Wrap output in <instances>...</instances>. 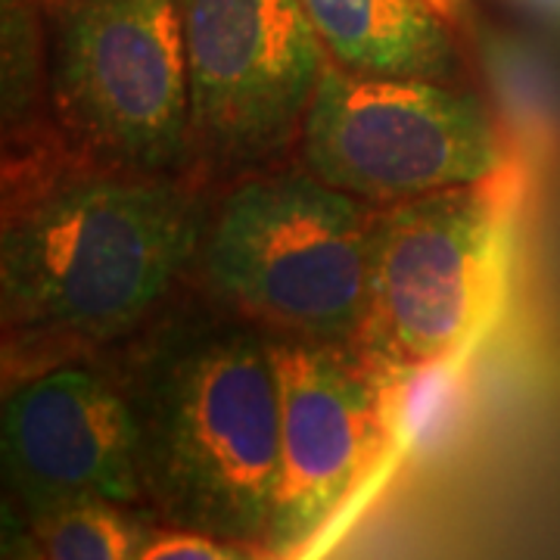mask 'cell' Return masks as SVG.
Returning <instances> with one entry per match:
<instances>
[{"instance_id":"5","label":"cell","mask_w":560,"mask_h":560,"mask_svg":"<svg viewBox=\"0 0 560 560\" xmlns=\"http://www.w3.org/2000/svg\"><path fill=\"white\" fill-rule=\"evenodd\" d=\"M499 180L455 187L374 212L361 340L399 371L440 364L495 315L514 249Z\"/></svg>"},{"instance_id":"13","label":"cell","mask_w":560,"mask_h":560,"mask_svg":"<svg viewBox=\"0 0 560 560\" xmlns=\"http://www.w3.org/2000/svg\"><path fill=\"white\" fill-rule=\"evenodd\" d=\"M135 560H256L243 551L237 541L209 536L200 529H178V533H160L140 545Z\"/></svg>"},{"instance_id":"9","label":"cell","mask_w":560,"mask_h":560,"mask_svg":"<svg viewBox=\"0 0 560 560\" xmlns=\"http://www.w3.org/2000/svg\"><path fill=\"white\" fill-rule=\"evenodd\" d=\"M3 467L28 517L79 501L143 495L128 393L84 364H50L7 389Z\"/></svg>"},{"instance_id":"10","label":"cell","mask_w":560,"mask_h":560,"mask_svg":"<svg viewBox=\"0 0 560 560\" xmlns=\"http://www.w3.org/2000/svg\"><path fill=\"white\" fill-rule=\"evenodd\" d=\"M327 57L377 79H458V44L436 0H302Z\"/></svg>"},{"instance_id":"4","label":"cell","mask_w":560,"mask_h":560,"mask_svg":"<svg viewBox=\"0 0 560 560\" xmlns=\"http://www.w3.org/2000/svg\"><path fill=\"white\" fill-rule=\"evenodd\" d=\"M47 109L81 160L184 178L194 160L175 0H38Z\"/></svg>"},{"instance_id":"7","label":"cell","mask_w":560,"mask_h":560,"mask_svg":"<svg viewBox=\"0 0 560 560\" xmlns=\"http://www.w3.org/2000/svg\"><path fill=\"white\" fill-rule=\"evenodd\" d=\"M194 160L259 172L300 140L327 50L302 0H175Z\"/></svg>"},{"instance_id":"3","label":"cell","mask_w":560,"mask_h":560,"mask_svg":"<svg viewBox=\"0 0 560 560\" xmlns=\"http://www.w3.org/2000/svg\"><path fill=\"white\" fill-rule=\"evenodd\" d=\"M374 212L315 175L275 172L237 184L206 224V287L243 320L283 340H361Z\"/></svg>"},{"instance_id":"8","label":"cell","mask_w":560,"mask_h":560,"mask_svg":"<svg viewBox=\"0 0 560 560\" xmlns=\"http://www.w3.org/2000/svg\"><path fill=\"white\" fill-rule=\"evenodd\" d=\"M280 386V477L265 548L300 551L381 455L389 411L340 346L271 340Z\"/></svg>"},{"instance_id":"6","label":"cell","mask_w":560,"mask_h":560,"mask_svg":"<svg viewBox=\"0 0 560 560\" xmlns=\"http://www.w3.org/2000/svg\"><path fill=\"white\" fill-rule=\"evenodd\" d=\"M302 168L371 206L499 180L489 109L445 81L377 79L327 60L300 131Z\"/></svg>"},{"instance_id":"2","label":"cell","mask_w":560,"mask_h":560,"mask_svg":"<svg viewBox=\"0 0 560 560\" xmlns=\"http://www.w3.org/2000/svg\"><path fill=\"white\" fill-rule=\"evenodd\" d=\"M256 324L190 320L147 349L125 393L143 492L184 529L265 545L280 477V386Z\"/></svg>"},{"instance_id":"14","label":"cell","mask_w":560,"mask_h":560,"mask_svg":"<svg viewBox=\"0 0 560 560\" xmlns=\"http://www.w3.org/2000/svg\"><path fill=\"white\" fill-rule=\"evenodd\" d=\"M529 13H536L539 20L551 22L560 28V0H517Z\"/></svg>"},{"instance_id":"1","label":"cell","mask_w":560,"mask_h":560,"mask_svg":"<svg viewBox=\"0 0 560 560\" xmlns=\"http://www.w3.org/2000/svg\"><path fill=\"white\" fill-rule=\"evenodd\" d=\"M206 215L180 178L84 162L7 209L0 315L13 340L103 346L135 334L200 256Z\"/></svg>"},{"instance_id":"11","label":"cell","mask_w":560,"mask_h":560,"mask_svg":"<svg viewBox=\"0 0 560 560\" xmlns=\"http://www.w3.org/2000/svg\"><path fill=\"white\" fill-rule=\"evenodd\" d=\"M143 536L121 504L79 501L28 517L16 560H135Z\"/></svg>"},{"instance_id":"15","label":"cell","mask_w":560,"mask_h":560,"mask_svg":"<svg viewBox=\"0 0 560 560\" xmlns=\"http://www.w3.org/2000/svg\"><path fill=\"white\" fill-rule=\"evenodd\" d=\"M436 3H440V10H442V13H445V16H448V13H452V7H455V3H458V0H436Z\"/></svg>"},{"instance_id":"12","label":"cell","mask_w":560,"mask_h":560,"mask_svg":"<svg viewBox=\"0 0 560 560\" xmlns=\"http://www.w3.org/2000/svg\"><path fill=\"white\" fill-rule=\"evenodd\" d=\"M3 135H25L47 103V40L38 0H3Z\"/></svg>"}]
</instances>
